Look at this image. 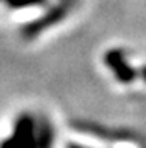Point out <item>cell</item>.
<instances>
[{
  "mask_svg": "<svg viewBox=\"0 0 146 148\" xmlns=\"http://www.w3.org/2000/svg\"><path fill=\"white\" fill-rule=\"evenodd\" d=\"M139 75L143 77V80L146 82V66H143V68H141V72H139Z\"/></svg>",
  "mask_w": 146,
  "mask_h": 148,
  "instance_id": "7a4b0ae2",
  "label": "cell"
},
{
  "mask_svg": "<svg viewBox=\"0 0 146 148\" xmlns=\"http://www.w3.org/2000/svg\"><path fill=\"white\" fill-rule=\"evenodd\" d=\"M104 63L112 70V73L121 84H131L136 78L138 72L128 63L124 53L121 49H111L104 55Z\"/></svg>",
  "mask_w": 146,
  "mask_h": 148,
  "instance_id": "6da1fadb",
  "label": "cell"
}]
</instances>
